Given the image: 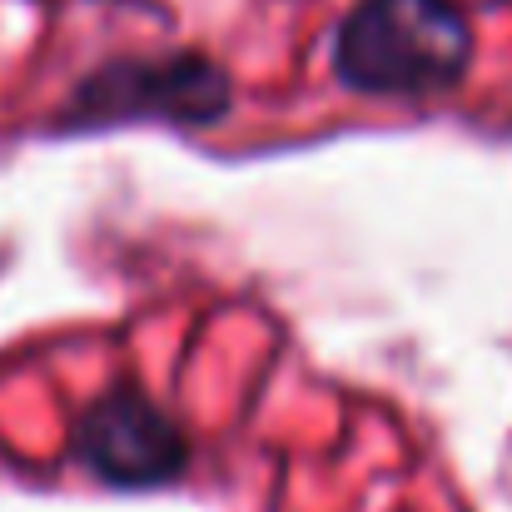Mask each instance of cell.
<instances>
[{"instance_id":"cell-1","label":"cell","mask_w":512,"mask_h":512,"mask_svg":"<svg viewBox=\"0 0 512 512\" xmlns=\"http://www.w3.org/2000/svg\"><path fill=\"white\" fill-rule=\"evenodd\" d=\"M473 55V30L453 0H358L339 25L334 70L363 95L448 90Z\"/></svg>"},{"instance_id":"cell-2","label":"cell","mask_w":512,"mask_h":512,"mask_svg":"<svg viewBox=\"0 0 512 512\" xmlns=\"http://www.w3.org/2000/svg\"><path fill=\"white\" fill-rule=\"evenodd\" d=\"M75 443H80V458L90 463V473L115 483V488L170 483L189 458L184 433L140 388H115V393L95 398L90 413L80 418Z\"/></svg>"},{"instance_id":"cell-3","label":"cell","mask_w":512,"mask_h":512,"mask_svg":"<svg viewBox=\"0 0 512 512\" xmlns=\"http://www.w3.org/2000/svg\"><path fill=\"white\" fill-rule=\"evenodd\" d=\"M229 105V85L209 60L179 55V60H145V65H110L95 75L80 100L70 105L80 125H105V120H219Z\"/></svg>"}]
</instances>
